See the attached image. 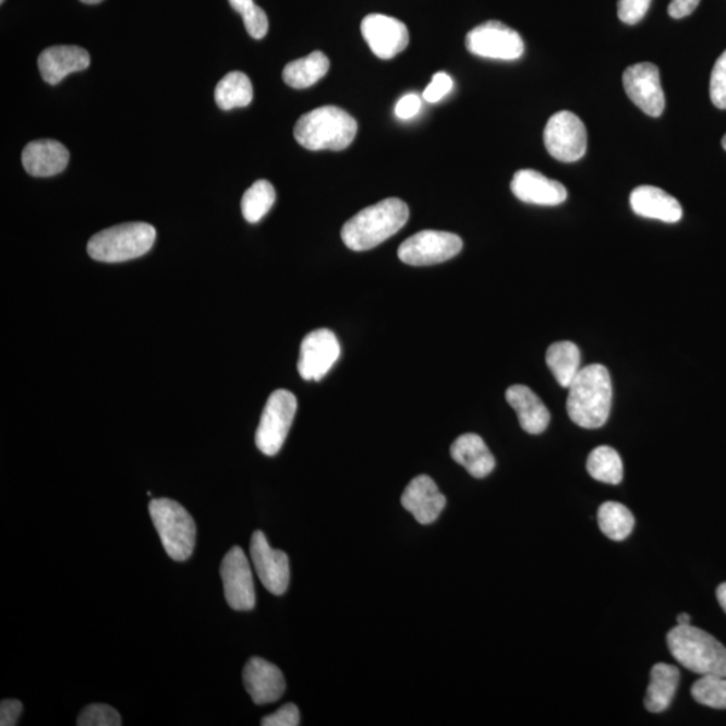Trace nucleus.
<instances>
[{"mask_svg":"<svg viewBox=\"0 0 726 726\" xmlns=\"http://www.w3.org/2000/svg\"><path fill=\"white\" fill-rule=\"evenodd\" d=\"M668 650L679 665L700 676L726 677V648L716 638L691 625L667 633Z\"/></svg>","mask_w":726,"mask_h":726,"instance_id":"4","label":"nucleus"},{"mask_svg":"<svg viewBox=\"0 0 726 726\" xmlns=\"http://www.w3.org/2000/svg\"><path fill=\"white\" fill-rule=\"evenodd\" d=\"M89 63L88 51L78 46H51L38 57L40 76L50 85L61 83L71 73L85 71Z\"/></svg>","mask_w":726,"mask_h":726,"instance_id":"19","label":"nucleus"},{"mask_svg":"<svg viewBox=\"0 0 726 726\" xmlns=\"http://www.w3.org/2000/svg\"><path fill=\"white\" fill-rule=\"evenodd\" d=\"M157 230L146 222H129L101 230L88 242L96 262L123 263L146 255L154 246Z\"/></svg>","mask_w":726,"mask_h":726,"instance_id":"5","label":"nucleus"},{"mask_svg":"<svg viewBox=\"0 0 726 726\" xmlns=\"http://www.w3.org/2000/svg\"><path fill=\"white\" fill-rule=\"evenodd\" d=\"M361 33L368 48L382 60L394 59L409 44L406 23L384 14L365 16L361 23Z\"/></svg>","mask_w":726,"mask_h":726,"instance_id":"15","label":"nucleus"},{"mask_svg":"<svg viewBox=\"0 0 726 726\" xmlns=\"http://www.w3.org/2000/svg\"><path fill=\"white\" fill-rule=\"evenodd\" d=\"M451 457L455 462L463 465L469 474L483 480L495 469V459L487 444L481 436L465 434L459 436L451 447Z\"/></svg>","mask_w":726,"mask_h":726,"instance_id":"23","label":"nucleus"},{"mask_svg":"<svg viewBox=\"0 0 726 726\" xmlns=\"http://www.w3.org/2000/svg\"><path fill=\"white\" fill-rule=\"evenodd\" d=\"M630 205L636 215L667 223L678 222L683 215L681 204L670 194L655 186L633 189Z\"/></svg>","mask_w":726,"mask_h":726,"instance_id":"20","label":"nucleus"},{"mask_svg":"<svg viewBox=\"0 0 726 726\" xmlns=\"http://www.w3.org/2000/svg\"><path fill=\"white\" fill-rule=\"evenodd\" d=\"M717 601L726 614V583L717 588Z\"/></svg>","mask_w":726,"mask_h":726,"instance_id":"41","label":"nucleus"},{"mask_svg":"<svg viewBox=\"0 0 726 726\" xmlns=\"http://www.w3.org/2000/svg\"><path fill=\"white\" fill-rule=\"evenodd\" d=\"M462 250L463 241L459 235L439 230H423L402 242L399 258L413 267H424L451 261Z\"/></svg>","mask_w":726,"mask_h":726,"instance_id":"10","label":"nucleus"},{"mask_svg":"<svg viewBox=\"0 0 726 726\" xmlns=\"http://www.w3.org/2000/svg\"><path fill=\"white\" fill-rule=\"evenodd\" d=\"M69 158L71 155L60 142L37 141L23 149L22 165L33 177H53L66 169Z\"/></svg>","mask_w":726,"mask_h":726,"instance_id":"21","label":"nucleus"},{"mask_svg":"<svg viewBox=\"0 0 726 726\" xmlns=\"http://www.w3.org/2000/svg\"><path fill=\"white\" fill-rule=\"evenodd\" d=\"M251 557L262 584L274 595L286 593L290 585V558L285 552L274 549L261 530L252 535Z\"/></svg>","mask_w":726,"mask_h":726,"instance_id":"14","label":"nucleus"},{"mask_svg":"<svg viewBox=\"0 0 726 726\" xmlns=\"http://www.w3.org/2000/svg\"><path fill=\"white\" fill-rule=\"evenodd\" d=\"M341 356V344L336 334L327 328L310 332L303 339L298 371L305 382H320Z\"/></svg>","mask_w":726,"mask_h":726,"instance_id":"13","label":"nucleus"},{"mask_svg":"<svg viewBox=\"0 0 726 726\" xmlns=\"http://www.w3.org/2000/svg\"><path fill=\"white\" fill-rule=\"evenodd\" d=\"M544 142L553 158L564 164H572L583 158L586 153L585 125L572 112H557L547 121Z\"/></svg>","mask_w":726,"mask_h":726,"instance_id":"9","label":"nucleus"},{"mask_svg":"<svg viewBox=\"0 0 726 726\" xmlns=\"http://www.w3.org/2000/svg\"><path fill=\"white\" fill-rule=\"evenodd\" d=\"M401 505L420 524H431L440 517L447 499L432 477L420 475L408 484L401 497Z\"/></svg>","mask_w":726,"mask_h":726,"instance_id":"17","label":"nucleus"},{"mask_svg":"<svg viewBox=\"0 0 726 726\" xmlns=\"http://www.w3.org/2000/svg\"><path fill=\"white\" fill-rule=\"evenodd\" d=\"M359 124L350 113L338 107H322L298 120L293 136L311 152H342L353 143Z\"/></svg>","mask_w":726,"mask_h":726,"instance_id":"3","label":"nucleus"},{"mask_svg":"<svg viewBox=\"0 0 726 726\" xmlns=\"http://www.w3.org/2000/svg\"><path fill=\"white\" fill-rule=\"evenodd\" d=\"M409 209L406 202L388 198L368 206L346 222L342 240L351 251L363 252L383 244L406 227Z\"/></svg>","mask_w":726,"mask_h":726,"instance_id":"2","label":"nucleus"},{"mask_svg":"<svg viewBox=\"0 0 726 726\" xmlns=\"http://www.w3.org/2000/svg\"><path fill=\"white\" fill-rule=\"evenodd\" d=\"M276 201V192L268 181H257L246 190L241 199L242 216L250 223H256L268 215Z\"/></svg>","mask_w":726,"mask_h":726,"instance_id":"30","label":"nucleus"},{"mask_svg":"<svg viewBox=\"0 0 726 726\" xmlns=\"http://www.w3.org/2000/svg\"><path fill=\"white\" fill-rule=\"evenodd\" d=\"M229 3L233 10L241 14L246 32L252 38L262 39L267 36L268 16L253 0H229Z\"/></svg>","mask_w":726,"mask_h":726,"instance_id":"32","label":"nucleus"},{"mask_svg":"<svg viewBox=\"0 0 726 726\" xmlns=\"http://www.w3.org/2000/svg\"><path fill=\"white\" fill-rule=\"evenodd\" d=\"M653 0H619L618 15L626 25H637L648 14Z\"/></svg>","mask_w":726,"mask_h":726,"instance_id":"35","label":"nucleus"},{"mask_svg":"<svg viewBox=\"0 0 726 726\" xmlns=\"http://www.w3.org/2000/svg\"><path fill=\"white\" fill-rule=\"evenodd\" d=\"M679 670L676 666L656 664L651 668L644 706L650 713H662L670 707L679 683Z\"/></svg>","mask_w":726,"mask_h":726,"instance_id":"24","label":"nucleus"},{"mask_svg":"<svg viewBox=\"0 0 726 726\" xmlns=\"http://www.w3.org/2000/svg\"><path fill=\"white\" fill-rule=\"evenodd\" d=\"M298 411L297 397L286 389L274 391L265 403L256 432V446L267 457L278 455Z\"/></svg>","mask_w":726,"mask_h":726,"instance_id":"7","label":"nucleus"},{"mask_svg":"<svg viewBox=\"0 0 726 726\" xmlns=\"http://www.w3.org/2000/svg\"><path fill=\"white\" fill-rule=\"evenodd\" d=\"M242 681L256 705L273 704L286 691V679L280 668L257 656L247 661L242 671Z\"/></svg>","mask_w":726,"mask_h":726,"instance_id":"16","label":"nucleus"},{"mask_svg":"<svg viewBox=\"0 0 726 726\" xmlns=\"http://www.w3.org/2000/svg\"><path fill=\"white\" fill-rule=\"evenodd\" d=\"M546 365L558 385L568 389L581 371L580 349L569 341L553 343L546 351Z\"/></svg>","mask_w":726,"mask_h":726,"instance_id":"26","label":"nucleus"},{"mask_svg":"<svg viewBox=\"0 0 726 726\" xmlns=\"http://www.w3.org/2000/svg\"><path fill=\"white\" fill-rule=\"evenodd\" d=\"M263 726H298L301 725V714L297 705L287 704L281 706L279 711L264 717L262 719Z\"/></svg>","mask_w":726,"mask_h":726,"instance_id":"37","label":"nucleus"},{"mask_svg":"<svg viewBox=\"0 0 726 726\" xmlns=\"http://www.w3.org/2000/svg\"><path fill=\"white\" fill-rule=\"evenodd\" d=\"M701 0H671L668 4V15L674 20H681L694 13Z\"/></svg>","mask_w":726,"mask_h":726,"instance_id":"40","label":"nucleus"},{"mask_svg":"<svg viewBox=\"0 0 726 726\" xmlns=\"http://www.w3.org/2000/svg\"><path fill=\"white\" fill-rule=\"evenodd\" d=\"M81 2H83L85 4H97V3H101L102 0H81Z\"/></svg>","mask_w":726,"mask_h":726,"instance_id":"43","label":"nucleus"},{"mask_svg":"<svg viewBox=\"0 0 726 726\" xmlns=\"http://www.w3.org/2000/svg\"><path fill=\"white\" fill-rule=\"evenodd\" d=\"M626 94L639 109L651 118H660L665 111V92L661 84L658 66L651 62L636 63L624 74Z\"/></svg>","mask_w":726,"mask_h":726,"instance_id":"11","label":"nucleus"},{"mask_svg":"<svg viewBox=\"0 0 726 726\" xmlns=\"http://www.w3.org/2000/svg\"><path fill=\"white\" fill-rule=\"evenodd\" d=\"M677 621L679 626L690 625L691 621L690 615L688 614L678 615Z\"/></svg>","mask_w":726,"mask_h":726,"instance_id":"42","label":"nucleus"},{"mask_svg":"<svg viewBox=\"0 0 726 726\" xmlns=\"http://www.w3.org/2000/svg\"><path fill=\"white\" fill-rule=\"evenodd\" d=\"M691 695L701 705L726 709V677L702 676L691 688Z\"/></svg>","mask_w":726,"mask_h":726,"instance_id":"31","label":"nucleus"},{"mask_svg":"<svg viewBox=\"0 0 726 726\" xmlns=\"http://www.w3.org/2000/svg\"><path fill=\"white\" fill-rule=\"evenodd\" d=\"M452 86L453 81L447 73H436L432 77L431 84L424 90V99L431 104L440 101L444 96H447L451 92Z\"/></svg>","mask_w":726,"mask_h":726,"instance_id":"36","label":"nucleus"},{"mask_svg":"<svg viewBox=\"0 0 726 726\" xmlns=\"http://www.w3.org/2000/svg\"><path fill=\"white\" fill-rule=\"evenodd\" d=\"M722 143H723V147H724V149H725V152H726V135L723 137V142H722Z\"/></svg>","mask_w":726,"mask_h":726,"instance_id":"44","label":"nucleus"},{"mask_svg":"<svg viewBox=\"0 0 726 726\" xmlns=\"http://www.w3.org/2000/svg\"><path fill=\"white\" fill-rule=\"evenodd\" d=\"M586 470L597 482L619 484L624 481V460L613 447L602 446L593 449L586 460Z\"/></svg>","mask_w":726,"mask_h":726,"instance_id":"28","label":"nucleus"},{"mask_svg":"<svg viewBox=\"0 0 726 726\" xmlns=\"http://www.w3.org/2000/svg\"><path fill=\"white\" fill-rule=\"evenodd\" d=\"M78 726H120L121 717L117 709L104 704L86 706L77 718Z\"/></svg>","mask_w":726,"mask_h":726,"instance_id":"33","label":"nucleus"},{"mask_svg":"<svg viewBox=\"0 0 726 726\" xmlns=\"http://www.w3.org/2000/svg\"><path fill=\"white\" fill-rule=\"evenodd\" d=\"M220 573L229 607L234 610L255 608L256 593L251 564L240 546L232 547L223 557Z\"/></svg>","mask_w":726,"mask_h":726,"instance_id":"12","label":"nucleus"},{"mask_svg":"<svg viewBox=\"0 0 726 726\" xmlns=\"http://www.w3.org/2000/svg\"><path fill=\"white\" fill-rule=\"evenodd\" d=\"M597 521L605 537L613 541L626 540L636 527L630 509L618 503H605L598 507Z\"/></svg>","mask_w":726,"mask_h":726,"instance_id":"29","label":"nucleus"},{"mask_svg":"<svg viewBox=\"0 0 726 726\" xmlns=\"http://www.w3.org/2000/svg\"><path fill=\"white\" fill-rule=\"evenodd\" d=\"M467 50L483 59L515 61L524 53L523 39L511 27L498 21H488L472 28L465 37Z\"/></svg>","mask_w":726,"mask_h":726,"instance_id":"8","label":"nucleus"},{"mask_svg":"<svg viewBox=\"0 0 726 726\" xmlns=\"http://www.w3.org/2000/svg\"><path fill=\"white\" fill-rule=\"evenodd\" d=\"M0 2L4 3V0H0Z\"/></svg>","mask_w":726,"mask_h":726,"instance_id":"45","label":"nucleus"},{"mask_svg":"<svg viewBox=\"0 0 726 726\" xmlns=\"http://www.w3.org/2000/svg\"><path fill=\"white\" fill-rule=\"evenodd\" d=\"M506 400L515 409L521 428L530 435H540L550 423V413L543 400L527 385H512L506 391Z\"/></svg>","mask_w":726,"mask_h":726,"instance_id":"22","label":"nucleus"},{"mask_svg":"<svg viewBox=\"0 0 726 726\" xmlns=\"http://www.w3.org/2000/svg\"><path fill=\"white\" fill-rule=\"evenodd\" d=\"M422 109V100L420 97L414 94H409L402 97L399 102H397L395 113L396 117L401 120H409L420 112Z\"/></svg>","mask_w":726,"mask_h":726,"instance_id":"38","label":"nucleus"},{"mask_svg":"<svg viewBox=\"0 0 726 726\" xmlns=\"http://www.w3.org/2000/svg\"><path fill=\"white\" fill-rule=\"evenodd\" d=\"M330 71V60L322 51H314L304 59L288 63L282 80L293 89H305L318 83Z\"/></svg>","mask_w":726,"mask_h":726,"instance_id":"25","label":"nucleus"},{"mask_svg":"<svg viewBox=\"0 0 726 726\" xmlns=\"http://www.w3.org/2000/svg\"><path fill=\"white\" fill-rule=\"evenodd\" d=\"M568 389L567 412L570 420L581 428H602L613 406V383L608 368L598 363L581 368Z\"/></svg>","mask_w":726,"mask_h":726,"instance_id":"1","label":"nucleus"},{"mask_svg":"<svg viewBox=\"0 0 726 726\" xmlns=\"http://www.w3.org/2000/svg\"><path fill=\"white\" fill-rule=\"evenodd\" d=\"M22 709L19 700H3L0 704V725L15 726L19 724Z\"/></svg>","mask_w":726,"mask_h":726,"instance_id":"39","label":"nucleus"},{"mask_svg":"<svg viewBox=\"0 0 726 726\" xmlns=\"http://www.w3.org/2000/svg\"><path fill=\"white\" fill-rule=\"evenodd\" d=\"M217 106L223 111L247 107L253 100V86L250 77L241 72H230L220 83L215 92Z\"/></svg>","mask_w":726,"mask_h":726,"instance_id":"27","label":"nucleus"},{"mask_svg":"<svg viewBox=\"0 0 726 726\" xmlns=\"http://www.w3.org/2000/svg\"><path fill=\"white\" fill-rule=\"evenodd\" d=\"M711 99L718 109H726V50L714 63L711 76Z\"/></svg>","mask_w":726,"mask_h":726,"instance_id":"34","label":"nucleus"},{"mask_svg":"<svg viewBox=\"0 0 726 726\" xmlns=\"http://www.w3.org/2000/svg\"><path fill=\"white\" fill-rule=\"evenodd\" d=\"M148 511L167 556L174 561L189 560L197 540V527L189 511L167 498L153 499Z\"/></svg>","mask_w":726,"mask_h":726,"instance_id":"6","label":"nucleus"},{"mask_svg":"<svg viewBox=\"0 0 726 726\" xmlns=\"http://www.w3.org/2000/svg\"><path fill=\"white\" fill-rule=\"evenodd\" d=\"M511 192L524 204L557 206L567 201L568 192L564 184L549 180L539 171L521 170L511 181Z\"/></svg>","mask_w":726,"mask_h":726,"instance_id":"18","label":"nucleus"}]
</instances>
